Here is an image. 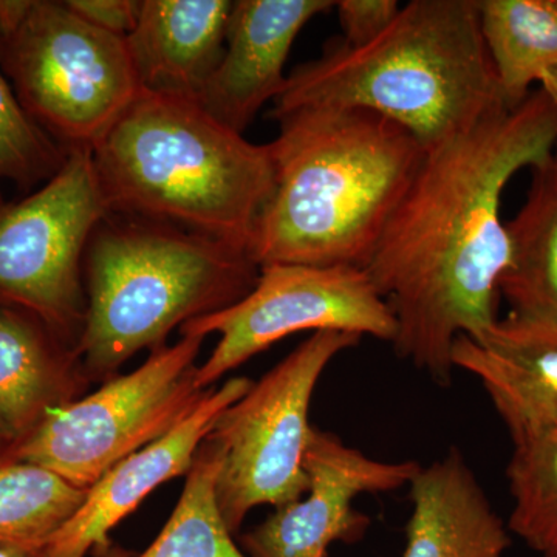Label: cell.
<instances>
[{"label": "cell", "instance_id": "7402d4cb", "mask_svg": "<svg viewBox=\"0 0 557 557\" xmlns=\"http://www.w3.org/2000/svg\"><path fill=\"white\" fill-rule=\"evenodd\" d=\"M512 446L508 530L542 556L557 557V426Z\"/></svg>", "mask_w": 557, "mask_h": 557}, {"label": "cell", "instance_id": "8992f818", "mask_svg": "<svg viewBox=\"0 0 557 557\" xmlns=\"http://www.w3.org/2000/svg\"><path fill=\"white\" fill-rule=\"evenodd\" d=\"M22 108L65 150L94 148L139 95L126 38L81 20L62 0H33L0 40Z\"/></svg>", "mask_w": 557, "mask_h": 557}, {"label": "cell", "instance_id": "44dd1931", "mask_svg": "<svg viewBox=\"0 0 557 557\" xmlns=\"http://www.w3.org/2000/svg\"><path fill=\"white\" fill-rule=\"evenodd\" d=\"M222 453L218 443L203 440L185 486L166 525L138 557H248L223 522L215 485Z\"/></svg>", "mask_w": 557, "mask_h": 557}, {"label": "cell", "instance_id": "8fae6325", "mask_svg": "<svg viewBox=\"0 0 557 557\" xmlns=\"http://www.w3.org/2000/svg\"><path fill=\"white\" fill-rule=\"evenodd\" d=\"M420 468L413 460H376L313 428L304 458L306 493L245 533L242 548L248 557H329L330 545L355 544L368 533L372 520L354 507L355 498L409 486Z\"/></svg>", "mask_w": 557, "mask_h": 557}, {"label": "cell", "instance_id": "d6986e66", "mask_svg": "<svg viewBox=\"0 0 557 557\" xmlns=\"http://www.w3.org/2000/svg\"><path fill=\"white\" fill-rule=\"evenodd\" d=\"M480 30L508 109L557 65V0H478Z\"/></svg>", "mask_w": 557, "mask_h": 557}, {"label": "cell", "instance_id": "9c48e42d", "mask_svg": "<svg viewBox=\"0 0 557 557\" xmlns=\"http://www.w3.org/2000/svg\"><path fill=\"white\" fill-rule=\"evenodd\" d=\"M91 149L67 150L57 175L0 203V307L38 318L75 350L86 321L84 255L108 215Z\"/></svg>", "mask_w": 557, "mask_h": 557}, {"label": "cell", "instance_id": "ba28073f", "mask_svg": "<svg viewBox=\"0 0 557 557\" xmlns=\"http://www.w3.org/2000/svg\"><path fill=\"white\" fill-rule=\"evenodd\" d=\"M361 339L355 333H311L219 417L208 437L222 453L215 496L231 533H239L252 509L282 507L306 493L314 388L330 362Z\"/></svg>", "mask_w": 557, "mask_h": 557}, {"label": "cell", "instance_id": "f1b7e54d", "mask_svg": "<svg viewBox=\"0 0 557 557\" xmlns=\"http://www.w3.org/2000/svg\"><path fill=\"white\" fill-rule=\"evenodd\" d=\"M10 446L0 438V467L9 465Z\"/></svg>", "mask_w": 557, "mask_h": 557}, {"label": "cell", "instance_id": "277c9868", "mask_svg": "<svg viewBox=\"0 0 557 557\" xmlns=\"http://www.w3.org/2000/svg\"><path fill=\"white\" fill-rule=\"evenodd\" d=\"M274 104L364 109L429 150L505 106L478 0H412L379 38L327 44L287 76Z\"/></svg>", "mask_w": 557, "mask_h": 557}, {"label": "cell", "instance_id": "d4e9b609", "mask_svg": "<svg viewBox=\"0 0 557 557\" xmlns=\"http://www.w3.org/2000/svg\"><path fill=\"white\" fill-rule=\"evenodd\" d=\"M73 13L102 32L127 38L138 21L139 0H64Z\"/></svg>", "mask_w": 557, "mask_h": 557}, {"label": "cell", "instance_id": "7c38bea8", "mask_svg": "<svg viewBox=\"0 0 557 557\" xmlns=\"http://www.w3.org/2000/svg\"><path fill=\"white\" fill-rule=\"evenodd\" d=\"M255 381L231 379L208 388L188 418L164 437L121 460L87 491L79 508L53 534L39 557H108L113 547L109 534L139 507L152 491L186 475L203 440L219 417L244 397Z\"/></svg>", "mask_w": 557, "mask_h": 557}, {"label": "cell", "instance_id": "ac0fdd59", "mask_svg": "<svg viewBox=\"0 0 557 557\" xmlns=\"http://www.w3.org/2000/svg\"><path fill=\"white\" fill-rule=\"evenodd\" d=\"M530 171L525 201L507 222L511 265L500 296L509 311L557 324V146Z\"/></svg>", "mask_w": 557, "mask_h": 557}, {"label": "cell", "instance_id": "3957f363", "mask_svg": "<svg viewBox=\"0 0 557 557\" xmlns=\"http://www.w3.org/2000/svg\"><path fill=\"white\" fill-rule=\"evenodd\" d=\"M91 160L109 214L247 255L274 185L270 143L248 141L199 102L146 91L91 148Z\"/></svg>", "mask_w": 557, "mask_h": 557}, {"label": "cell", "instance_id": "4fadbf2b", "mask_svg": "<svg viewBox=\"0 0 557 557\" xmlns=\"http://www.w3.org/2000/svg\"><path fill=\"white\" fill-rule=\"evenodd\" d=\"M330 0H237L226 30L225 51L199 104L237 134L287 83L285 64L300 30L335 9Z\"/></svg>", "mask_w": 557, "mask_h": 557}, {"label": "cell", "instance_id": "484cf974", "mask_svg": "<svg viewBox=\"0 0 557 557\" xmlns=\"http://www.w3.org/2000/svg\"><path fill=\"white\" fill-rule=\"evenodd\" d=\"M33 0H0V40L9 38L32 9Z\"/></svg>", "mask_w": 557, "mask_h": 557}, {"label": "cell", "instance_id": "e0dca14e", "mask_svg": "<svg viewBox=\"0 0 557 557\" xmlns=\"http://www.w3.org/2000/svg\"><path fill=\"white\" fill-rule=\"evenodd\" d=\"M83 381L73 348L27 311L0 307V438L10 453L50 412L78 399Z\"/></svg>", "mask_w": 557, "mask_h": 557}, {"label": "cell", "instance_id": "7a4b0ae2", "mask_svg": "<svg viewBox=\"0 0 557 557\" xmlns=\"http://www.w3.org/2000/svg\"><path fill=\"white\" fill-rule=\"evenodd\" d=\"M271 119L278 126L270 141L274 185L249 258L259 269L366 270L426 149L364 109L274 104Z\"/></svg>", "mask_w": 557, "mask_h": 557}, {"label": "cell", "instance_id": "ffe728a7", "mask_svg": "<svg viewBox=\"0 0 557 557\" xmlns=\"http://www.w3.org/2000/svg\"><path fill=\"white\" fill-rule=\"evenodd\" d=\"M87 491L32 463L0 467V548L39 557L79 508Z\"/></svg>", "mask_w": 557, "mask_h": 557}, {"label": "cell", "instance_id": "6da1fadb", "mask_svg": "<svg viewBox=\"0 0 557 557\" xmlns=\"http://www.w3.org/2000/svg\"><path fill=\"white\" fill-rule=\"evenodd\" d=\"M556 146L557 109L539 89L426 150L366 267L397 322L395 354L438 386L453 383L458 336L498 321L511 265L504 190Z\"/></svg>", "mask_w": 557, "mask_h": 557}, {"label": "cell", "instance_id": "cb8c5ba5", "mask_svg": "<svg viewBox=\"0 0 557 557\" xmlns=\"http://www.w3.org/2000/svg\"><path fill=\"white\" fill-rule=\"evenodd\" d=\"M398 0H341L335 3L338 10L344 44L361 47L379 38L401 10Z\"/></svg>", "mask_w": 557, "mask_h": 557}, {"label": "cell", "instance_id": "4316f807", "mask_svg": "<svg viewBox=\"0 0 557 557\" xmlns=\"http://www.w3.org/2000/svg\"><path fill=\"white\" fill-rule=\"evenodd\" d=\"M541 89L547 94L549 100H552L553 104L556 106L557 109V65L555 67L548 69L547 72L542 75L541 81Z\"/></svg>", "mask_w": 557, "mask_h": 557}, {"label": "cell", "instance_id": "5bb4252c", "mask_svg": "<svg viewBox=\"0 0 557 557\" xmlns=\"http://www.w3.org/2000/svg\"><path fill=\"white\" fill-rule=\"evenodd\" d=\"M454 368L485 387L515 443L557 426V324L509 311L480 338L458 336Z\"/></svg>", "mask_w": 557, "mask_h": 557}, {"label": "cell", "instance_id": "2e32d148", "mask_svg": "<svg viewBox=\"0 0 557 557\" xmlns=\"http://www.w3.org/2000/svg\"><path fill=\"white\" fill-rule=\"evenodd\" d=\"M412 512L403 557H504L511 545L467 458L457 448L409 483Z\"/></svg>", "mask_w": 557, "mask_h": 557}, {"label": "cell", "instance_id": "9a60e30c", "mask_svg": "<svg viewBox=\"0 0 557 557\" xmlns=\"http://www.w3.org/2000/svg\"><path fill=\"white\" fill-rule=\"evenodd\" d=\"M231 0H139L126 38L139 90L199 102L225 51Z\"/></svg>", "mask_w": 557, "mask_h": 557}, {"label": "cell", "instance_id": "52a82bcc", "mask_svg": "<svg viewBox=\"0 0 557 557\" xmlns=\"http://www.w3.org/2000/svg\"><path fill=\"white\" fill-rule=\"evenodd\" d=\"M203 341L182 336L156 348L134 372L54 409L11 450L9 463L36 465L89 491L109 469L164 437L199 406L208 392L196 383Z\"/></svg>", "mask_w": 557, "mask_h": 557}, {"label": "cell", "instance_id": "83f0119b", "mask_svg": "<svg viewBox=\"0 0 557 557\" xmlns=\"http://www.w3.org/2000/svg\"><path fill=\"white\" fill-rule=\"evenodd\" d=\"M0 557H21L14 555V553L9 552V549L0 548ZM108 557H132L131 552H126V549L120 547H113L112 552L109 553Z\"/></svg>", "mask_w": 557, "mask_h": 557}, {"label": "cell", "instance_id": "5b68a950", "mask_svg": "<svg viewBox=\"0 0 557 557\" xmlns=\"http://www.w3.org/2000/svg\"><path fill=\"white\" fill-rule=\"evenodd\" d=\"M260 269L240 249L145 220L108 214L84 255L87 311L76 355L86 380H112L172 330L245 298Z\"/></svg>", "mask_w": 557, "mask_h": 557}, {"label": "cell", "instance_id": "30bf717a", "mask_svg": "<svg viewBox=\"0 0 557 557\" xmlns=\"http://www.w3.org/2000/svg\"><path fill=\"white\" fill-rule=\"evenodd\" d=\"M300 332L355 333L392 344L397 322L366 270L274 263L260 269L245 298L180 327L182 336H220L211 357L197 368L201 391Z\"/></svg>", "mask_w": 557, "mask_h": 557}, {"label": "cell", "instance_id": "603a6c76", "mask_svg": "<svg viewBox=\"0 0 557 557\" xmlns=\"http://www.w3.org/2000/svg\"><path fill=\"white\" fill-rule=\"evenodd\" d=\"M65 159L67 150L25 112L0 65V182L30 194L57 175Z\"/></svg>", "mask_w": 557, "mask_h": 557}]
</instances>
